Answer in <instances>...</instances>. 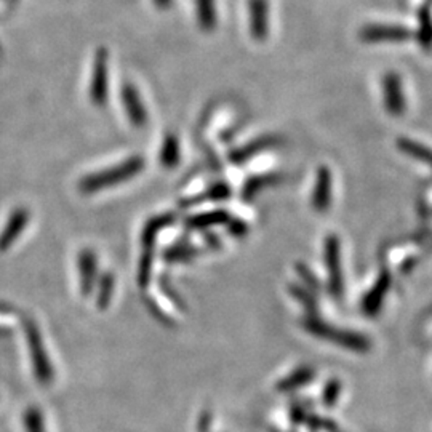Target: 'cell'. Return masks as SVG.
<instances>
[{"label":"cell","mask_w":432,"mask_h":432,"mask_svg":"<svg viewBox=\"0 0 432 432\" xmlns=\"http://www.w3.org/2000/svg\"><path fill=\"white\" fill-rule=\"evenodd\" d=\"M143 168H144L143 157L139 156L130 157V159L122 162L120 165H115L111 168L101 170L98 173L85 176V178L78 182V191L83 194L100 192L109 186L120 185V182L135 178Z\"/></svg>","instance_id":"1"},{"label":"cell","mask_w":432,"mask_h":432,"mask_svg":"<svg viewBox=\"0 0 432 432\" xmlns=\"http://www.w3.org/2000/svg\"><path fill=\"white\" fill-rule=\"evenodd\" d=\"M26 334H28L30 354H33L35 376H37L40 385H50V381L53 380L52 363L47 357L44 341H42V337L37 330V327H35V324H33V322L26 324Z\"/></svg>","instance_id":"2"},{"label":"cell","mask_w":432,"mask_h":432,"mask_svg":"<svg viewBox=\"0 0 432 432\" xmlns=\"http://www.w3.org/2000/svg\"><path fill=\"white\" fill-rule=\"evenodd\" d=\"M109 64H107V50L100 48L95 54L93 76L90 83V100L96 106H105L107 103L109 91Z\"/></svg>","instance_id":"3"},{"label":"cell","mask_w":432,"mask_h":432,"mask_svg":"<svg viewBox=\"0 0 432 432\" xmlns=\"http://www.w3.org/2000/svg\"><path fill=\"white\" fill-rule=\"evenodd\" d=\"M383 98H385V106L391 115H402L405 112L407 103L402 88V78L395 72H387L383 78Z\"/></svg>","instance_id":"4"},{"label":"cell","mask_w":432,"mask_h":432,"mask_svg":"<svg viewBox=\"0 0 432 432\" xmlns=\"http://www.w3.org/2000/svg\"><path fill=\"white\" fill-rule=\"evenodd\" d=\"M325 261L330 276V288L333 295L341 296L343 291V274L341 261H339V239L337 235H328L325 240Z\"/></svg>","instance_id":"5"},{"label":"cell","mask_w":432,"mask_h":432,"mask_svg":"<svg viewBox=\"0 0 432 432\" xmlns=\"http://www.w3.org/2000/svg\"><path fill=\"white\" fill-rule=\"evenodd\" d=\"M29 221L30 213L26 209H23V206L11 211L7 224H5L2 233H0V252L8 250V248L13 245L18 240V237L23 234V230L26 229Z\"/></svg>","instance_id":"6"},{"label":"cell","mask_w":432,"mask_h":432,"mask_svg":"<svg viewBox=\"0 0 432 432\" xmlns=\"http://www.w3.org/2000/svg\"><path fill=\"white\" fill-rule=\"evenodd\" d=\"M413 37L411 30L404 26H367L361 30L363 42H404Z\"/></svg>","instance_id":"7"},{"label":"cell","mask_w":432,"mask_h":432,"mask_svg":"<svg viewBox=\"0 0 432 432\" xmlns=\"http://www.w3.org/2000/svg\"><path fill=\"white\" fill-rule=\"evenodd\" d=\"M122 101H124L125 112L129 115V119L136 129H143L148 124V112H146V107L141 101V96L136 91V88L133 85L127 83L124 88H122Z\"/></svg>","instance_id":"8"},{"label":"cell","mask_w":432,"mask_h":432,"mask_svg":"<svg viewBox=\"0 0 432 432\" xmlns=\"http://www.w3.org/2000/svg\"><path fill=\"white\" fill-rule=\"evenodd\" d=\"M332 204V173L327 167H320L313 194V206L315 211H327Z\"/></svg>","instance_id":"9"},{"label":"cell","mask_w":432,"mask_h":432,"mask_svg":"<svg viewBox=\"0 0 432 432\" xmlns=\"http://www.w3.org/2000/svg\"><path fill=\"white\" fill-rule=\"evenodd\" d=\"M250 33L255 40H264L269 33L266 0H250Z\"/></svg>","instance_id":"10"},{"label":"cell","mask_w":432,"mask_h":432,"mask_svg":"<svg viewBox=\"0 0 432 432\" xmlns=\"http://www.w3.org/2000/svg\"><path fill=\"white\" fill-rule=\"evenodd\" d=\"M78 272H81L82 295L88 296L93 290L96 279V257L91 250H83L78 255Z\"/></svg>","instance_id":"11"},{"label":"cell","mask_w":432,"mask_h":432,"mask_svg":"<svg viewBox=\"0 0 432 432\" xmlns=\"http://www.w3.org/2000/svg\"><path fill=\"white\" fill-rule=\"evenodd\" d=\"M228 221H229V213L226 210H215V211L200 213V215L189 216L186 220V226L189 229H206Z\"/></svg>","instance_id":"12"},{"label":"cell","mask_w":432,"mask_h":432,"mask_svg":"<svg viewBox=\"0 0 432 432\" xmlns=\"http://www.w3.org/2000/svg\"><path fill=\"white\" fill-rule=\"evenodd\" d=\"M279 143H281V141H279L276 136L259 138V139H257V141L243 146L242 149H239L235 152V154H233L230 159H233L235 163H242V162H245L247 159H252L253 156L258 154V152H263L264 149L271 148V146H277Z\"/></svg>","instance_id":"13"},{"label":"cell","mask_w":432,"mask_h":432,"mask_svg":"<svg viewBox=\"0 0 432 432\" xmlns=\"http://www.w3.org/2000/svg\"><path fill=\"white\" fill-rule=\"evenodd\" d=\"M397 146H399V149L404 152V154L413 157V159L423 162L426 163V165H429L432 168V149H429L428 146L411 141V139L409 138H400L397 141Z\"/></svg>","instance_id":"14"},{"label":"cell","mask_w":432,"mask_h":432,"mask_svg":"<svg viewBox=\"0 0 432 432\" xmlns=\"http://www.w3.org/2000/svg\"><path fill=\"white\" fill-rule=\"evenodd\" d=\"M173 221H175L173 215H160L157 218H152V220L146 224V228L143 230V245L149 250L151 245L156 240L157 234H159L163 228H167L168 224H172Z\"/></svg>","instance_id":"15"},{"label":"cell","mask_w":432,"mask_h":432,"mask_svg":"<svg viewBox=\"0 0 432 432\" xmlns=\"http://www.w3.org/2000/svg\"><path fill=\"white\" fill-rule=\"evenodd\" d=\"M313 376H314V372L309 368L295 370V372L290 373L287 378H282L277 383V391H281V392L295 391L296 387H301L306 385L309 380H313Z\"/></svg>","instance_id":"16"},{"label":"cell","mask_w":432,"mask_h":432,"mask_svg":"<svg viewBox=\"0 0 432 432\" xmlns=\"http://www.w3.org/2000/svg\"><path fill=\"white\" fill-rule=\"evenodd\" d=\"M282 180V176L279 175H263V176H255V178L248 180L245 182V187H243V199L245 200H252L255 196H257V192L259 189H263V187L269 186V185H276Z\"/></svg>","instance_id":"17"},{"label":"cell","mask_w":432,"mask_h":432,"mask_svg":"<svg viewBox=\"0 0 432 432\" xmlns=\"http://www.w3.org/2000/svg\"><path fill=\"white\" fill-rule=\"evenodd\" d=\"M160 160L163 163V167L167 168H173L178 165L180 162V144L178 139H176L175 135H168L165 138V143L162 146V152H160Z\"/></svg>","instance_id":"18"},{"label":"cell","mask_w":432,"mask_h":432,"mask_svg":"<svg viewBox=\"0 0 432 432\" xmlns=\"http://www.w3.org/2000/svg\"><path fill=\"white\" fill-rule=\"evenodd\" d=\"M418 40L424 50H432V20L428 8H423L421 13H419Z\"/></svg>","instance_id":"19"},{"label":"cell","mask_w":432,"mask_h":432,"mask_svg":"<svg viewBox=\"0 0 432 432\" xmlns=\"http://www.w3.org/2000/svg\"><path fill=\"white\" fill-rule=\"evenodd\" d=\"M197 7H199L200 26L206 30L215 28L216 15H215V7H213L211 0H197Z\"/></svg>","instance_id":"20"},{"label":"cell","mask_w":432,"mask_h":432,"mask_svg":"<svg viewBox=\"0 0 432 432\" xmlns=\"http://www.w3.org/2000/svg\"><path fill=\"white\" fill-rule=\"evenodd\" d=\"M229 196H230V189L226 185H216V186H213L211 189L206 191L205 194H202V196H197L191 200H187V202L182 205L191 206L196 204H202L204 200H223V199H228Z\"/></svg>","instance_id":"21"},{"label":"cell","mask_w":432,"mask_h":432,"mask_svg":"<svg viewBox=\"0 0 432 432\" xmlns=\"http://www.w3.org/2000/svg\"><path fill=\"white\" fill-rule=\"evenodd\" d=\"M112 291H114V276L107 272L101 277V281H100V293H98V300H96L100 309L107 308V304L112 298Z\"/></svg>","instance_id":"22"},{"label":"cell","mask_w":432,"mask_h":432,"mask_svg":"<svg viewBox=\"0 0 432 432\" xmlns=\"http://www.w3.org/2000/svg\"><path fill=\"white\" fill-rule=\"evenodd\" d=\"M197 255V250L187 245H176L165 252L167 261H189Z\"/></svg>","instance_id":"23"},{"label":"cell","mask_w":432,"mask_h":432,"mask_svg":"<svg viewBox=\"0 0 432 432\" xmlns=\"http://www.w3.org/2000/svg\"><path fill=\"white\" fill-rule=\"evenodd\" d=\"M24 428L28 432H45L44 418L37 409H29L24 415Z\"/></svg>","instance_id":"24"},{"label":"cell","mask_w":432,"mask_h":432,"mask_svg":"<svg viewBox=\"0 0 432 432\" xmlns=\"http://www.w3.org/2000/svg\"><path fill=\"white\" fill-rule=\"evenodd\" d=\"M151 264H152V257H151V250H148L141 259V266H139V274H138V281L141 287H146V285L149 284Z\"/></svg>","instance_id":"25"},{"label":"cell","mask_w":432,"mask_h":432,"mask_svg":"<svg viewBox=\"0 0 432 432\" xmlns=\"http://www.w3.org/2000/svg\"><path fill=\"white\" fill-rule=\"evenodd\" d=\"M290 290H291V295L296 296V298H300V300L304 303V306H308V308H313L314 306L313 296L309 295L308 291H304L300 287H290Z\"/></svg>","instance_id":"26"},{"label":"cell","mask_w":432,"mask_h":432,"mask_svg":"<svg viewBox=\"0 0 432 432\" xmlns=\"http://www.w3.org/2000/svg\"><path fill=\"white\" fill-rule=\"evenodd\" d=\"M229 233L234 234V235H243L247 233V226L242 221H234L233 224H230Z\"/></svg>","instance_id":"27"},{"label":"cell","mask_w":432,"mask_h":432,"mask_svg":"<svg viewBox=\"0 0 432 432\" xmlns=\"http://www.w3.org/2000/svg\"><path fill=\"white\" fill-rule=\"evenodd\" d=\"M210 426H211V415H210V413H205V415L200 418L197 429H199V432H209Z\"/></svg>","instance_id":"28"},{"label":"cell","mask_w":432,"mask_h":432,"mask_svg":"<svg viewBox=\"0 0 432 432\" xmlns=\"http://www.w3.org/2000/svg\"><path fill=\"white\" fill-rule=\"evenodd\" d=\"M274 432H277V431H274Z\"/></svg>","instance_id":"29"}]
</instances>
